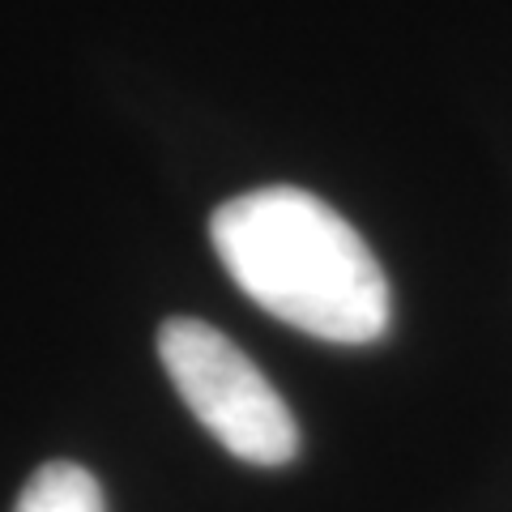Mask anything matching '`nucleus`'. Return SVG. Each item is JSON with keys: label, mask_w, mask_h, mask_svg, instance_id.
<instances>
[{"label": "nucleus", "mask_w": 512, "mask_h": 512, "mask_svg": "<svg viewBox=\"0 0 512 512\" xmlns=\"http://www.w3.org/2000/svg\"><path fill=\"white\" fill-rule=\"evenodd\" d=\"M210 239L256 308L320 342L367 346L393 316L389 278L363 235L303 188H256L218 205Z\"/></svg>", "instance_id": "f257e3e1"}, {"label": "nucleus", "mask_w": 512, "mask_h": 512, "mask_svg": "<svg viewBox=\"0 0 512 512\" xmlns=\"http://www.w3.org/2000/svg\"><path fill=\"white\" fill-rule=\"evenodd\" d=\"M158 359L192 419L231 457L261 470L291 466L299 457V423L291 406L222 329L175 316L158 329Z\"/></svg>", "instance_id": "f03ea898"}, {"label": "nucleus", "mask_w": 512, "mask_h": 512, "mask_svg": "<svg viewBox=\"0 0 512 512\" xmlns=\"http://www.w3.org/2000/svg\"><path fill=\"white\" fill-rule=\"evenodd\" d=\"M13 512H107L103 487L77 461H47L26 478Z\"/></svg>", "instance_id": "7ed1b4c3"}]
</instances>
